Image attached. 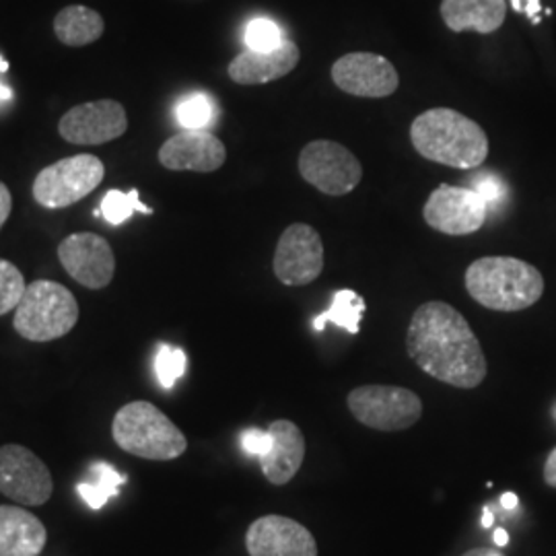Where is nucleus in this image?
I'll list each match as a JSON object with an SVG mask.
<instances>
[{"instance_id": "2f4dec72", "label": "nucleus", "mask_w": 556, "mask_h": 556, "mask_svg": "<svg viewBox=\"0 0 556 556\" xmlns=\"http://www.w3.org/2000/svg\"><path fill=\"white\" fill-rule=\"evenodd\" d=\"M13 211V197H11V190L7 188L4 181H0V229L4 227V223L9 219Z\"/></svg>"}, {"instance_id": "423d86ee", "label": "nucleus", "mask_w": 556, "mask_h": 556, "mask_svg": "<svg viewBox=\"0 0 556 556\" xmlns=\"http://www.w3.org/2000/svg\"><path fill=\"white\" fill-rule=\"evenodd\" d=\"M349 410L361 425L376 431H406L422 417L420 397L397 386H361L346 397Z\"/></svg>"}, {"instance_id": "7c9ffc66", "label": "nucleus", "mask_w": 556, "mask_h": 556, "mask_svg": "<svg viewBox=\"0 0 556 556\" xmlns=\"http://www.w3.org/2000/svg\"><path fill=\"white\" fill-rule=\"evenodd\" d=\"M511 7L516 13H523L528 20L532 21L534 25L540 23V15H542V4L540 0H511Z\"/></svg>"}, {"instance_id": "f03ea898", "label": "nucleus", "mask_w": 556, "mask_h": 556, "mask_svg": "<svg viewBox=\"0 0 556 556\" xmlns=\"http://www.w3.org/2000/svg\"><path fill=\"white\" fill-rule=\"evenodd\" d=\"M410 140L420 157L456 169H477L489 157L480 124L450 108L422 112L410 126Z\"/></svg>"}, {"instance_id": "f704fd0d", "label": "nucleus", "mask_w": 556, "mask_h": 556, "mask_svg": "<svg viewBox=\"0 0 556 556\" xmlns=\"http://www.w3.org/2000/svg\"><path fill=\"white\" fill-rule=\"evenodd\" d=\"M493 542L497 544L498 548H503V546L509 544V534H507L503 528H497V530H495V536H493Z\"/></svg>"}, {"instance_id": "7ed1b4c3", "label": "nucleus", "mask_w": 556, "mask_h": 556, "mask_svg": "<svg viewBox=\"0 0 556 556\" xmlns=\"http://www.w3.org/2000/svg\"><path fill=\"white\" fill-rule=\"evenodd\" d=\"M466 291L493 312H521L544 293V278L536 266L511 256H486L466 270Z\"/></svg>"}, {"instance_id": "f3484780", "label": "nucleus", "mask_w": 556, "mask_h": 556, "mask_svg": "<svg viewBox=\"0 0 556 556\" xmlns=\"http://www.w3.org/2000/svg\"><path fill=\"white\" fill-rule=\"evenodd\" d=\"M268 433L273 438V447L266 456L260 457V466L270 484L282 486L291 482L303 466L305 438L295 422L285 418L270 422Z\"/></svg>"}, {"instance_id": "ddd939ff", "label": "nucleus", "mask_w": 556, "mask_h": 556, "mask_svg": "<svg viewBox=\"0 0 556 556\" xmlns=\"http://www.w3.org/2000/svg\"><path fill=\"white\" fill-rule=\"evenodd\" d=\"M128 130V114L119 101H87L71 108L59 122L62 139L71 144H105Z\"/></svg>"}, {"instance_id": "4c0bfd02", "label": "nucleus", "mask_w": 556, "mask_h": 556, "mask_svg": "<svg viewBox=\"0 0 556 556\" xmlns=\"http://www.w3.org/2000/svg\"><path fill=\"white\" fill-rule=\"evenodd\" d=\"M11 98H13L11 89H9L7 85H2V83H0V101H9Z\"/></svg>"}, {"instance_id": "9d476101", "label": "nucleus", "mask_w": 556, "mask_h": 556, "mask_svg": "<svg viewBox=\"0 0 556 556\" xmlns=\"http://www.w3.org/2000/svg\"><path fill=\"white\" fill-rule=\"evenodd\" d=\"M275 277L287 287H305L324 270V245L318 231L305 223H293L278 239L273 260Z\"/></svg>"}, {"instance_id": "5701e85b", "label": "nucleus", "mask_w": 556, "mask_h": 556, "mask_svg": "<svg viewBox=\"0 0 556 556\" xmlns=\"http://www.w3.org/2000/svg\"><path fill=\"white\" fill-rule=\"evenodd\" d=\"M365 309H367L365 299L355 293L353 289H342L334 293L330 307L314 319V328L321 332L326 328V324H334L349 334H358L361 318H363Z\"/></svg>"}, {"instance_id": "72a5a7b5", "label": "nucleus", "mask_w": 556, "mask_h": 556, "mask_svg": "<svg viewBox=\"0 0 556 556\" xmlns=\"http://www.w3.org/2000/svg\"><path fill=\"white\" fill-rule=\"evenodd\" d=\"M517 505H519V498H517L516 493H505V495L501 497V507L507 509V511L516 509Z\"/></svg>"}, {"instance_id": "a878e982", "label": "nucleus", "mask_w": 556, "mask_h": 556, "mask_svg": "<svg viewBox=\"0 0 556 556\" xmlns=\"http://www.w3.org/2000/svg\"><path fill=\"white\" fill-rule=\"evenodd\" d=\"M25 289L27 285L20 268L13 262L0 258V316L17 309Z\"/></svg>"}, {"instance_id": "0eeeda50", "label": "nucleus", "mask_w": 556, "mask_h": 556, "mask_svg": "<svg viewBox=\"0 0 556 556\" xmlns=\"http://www.w3.org/2000/svg\"><path fill=\"white\" fill-rule=\"evenodd\" d=\"M105 167L96 155H75L43 167L34 179V199L43 208L77 204L103 181Z\"/></svg>"}, {"instance_id": "b1692460", "label": "nucleus", "mask_w": 556, "mask_h": 556, "mask_svg": "<svg viewBox=\"0 0 556 556\" xmlns=\"http://www.w3.org/2000/svg\"><path fill=\"white\" fill-rule=\"evenodd\" d=\"M135 213L153 215V208L142 204L139 200V190H130L128 194L119 190H110L101 200V215L110 225H122L130 219Z\"/></svg>"}, {"instance_id": "473e14b6", "label": "nucleus", "mask_w": 556, "mask_h": 556, "mask_svg": "<svg viewBox=\"0 0 556 556\" xmlns=\"http://www.w3.org/2000/svg\"><path fill=\"white\" fill-rule=\"evenodd\" d=\"M544 482L548 486L556 489V447L551 452V456L546 457V464H544Z\"/></svg>"}, {"instance_id": "58836bf2", "label": "nucleus", "mask_w": 556, "mask_h": 556, "mask_svg": "<svg viewBox=\"0 0 556 556\" xmlns=\"http://www.w3.org/2000/svg\"><path fill=\"white\" fill-rule=\"evenodd\" d=\"M9 71V62L0 56V73H7Z\"/></svg>"}, {"instance_id": "c756f323", "label": "nucleus", "mask_w": 556, "mask_h": 556, "mask_svg": "<svg viewBox=\"0 0 556 556\" xmlns=\"http://www.w3.org/2000/svg\"><path fill=\"white\" fill-rule=\"evenodd\" d=\"M241 447L248 456L264 457L273 447V438L268 429H245L241 433Z\"/></svg>"}, {"instance_id": "c85d7f7f", "label": "nucleus", "mask_w": 556, "mask_h": 556, "mask_svg": "<svg viewBox=\"0 0 556 556\" xmlns=\"http://www.w3.org/2000/svg\"><path fill=\"white\" fill-rule=\"evenodd\" d=\"M282 31L275 21L254 20L245 29V46L254 52H270L282 46Z\"/></svg>"}, {"instance_id": "cd10ccee", "label": "nucleus", "mask_w": 556, "mask_h": 556, "mask_svg": "<svg viewBox=\"0 0 556 556\" xmlns=\"http://www.w3.org/2000/svg\"><path fill=\"white\" fill-rule=\"evenodd\" d=\"M466 188L477 192L482 202L486 204L489 213L497 211V206H503L509 197L507 184L498 178L495 172H480L478 176L470 179V186H466Z\"/></svg>"}, {"instance_id": "c9c22d12", "label": "nucleus", "mask_w": 556, "mask_h": 556, "mask_svg": "<svg viewBox=\"0 0 556 556\" xmlns=\"http://www.w3.org/2000/svg\"><path fill=\"white\" fill-rule=\"evenodd\" d=\"M464 556H503L498 551L493 548H475V551H468Z\"/></svg>"}, {"instance_id": "4468645a", "label": "nucleus", "mask_w": 556, "mask_h": 556, "mask_svg": "<svg viewBox=\"0 0 556 556\" xmlns=\"http://www.w3.org/2000/svg\"><path fill=\"white\" fill-rule=\"evenodd\" d=\"M332 80L340 91L369 100L390 98L400 85L394 64L371 52H353L338 59L332 66Z\"/></svg>"}, {"instance_id": "dca6fc26", "label": "nucleus", "mask_w": 556, "mask_h": 556, "mask_svg": "<svg viewBox=\"0 0 556 556\" xmlns=\"http://www.w3.org/2000/svg\"><path fill=\"white\" fill-rule=\"evenodd\" d=\"M227 149L223 140L206 130H184L165 140L160 149V163L172 172L211 174L223 167Z\"/></svg>"}, {"instance_id": "2eb2a0df", "label": "nucleus", "mask_w": 556, "mask_h": 556, "mask_svg": "<svg viewBox=\"0 0 556 556\" xmlns=\"http://www.w3.org/2000/svg\"><path fill=\"white\" fill-rule=\"evenodd\" d=\"M245 548L250 556H318L314 534L285 516H264L250 523Z\"/></svg>"}, {"instance_id": "6e6552de", "label": "nucleus", "mask_w": 556, "mask_h": 556, "mask_svg": "<svg viewBox=\"0 0 556 556\" xmlns=\"http://www.w3.org/2000/svg\"><path fill=\"white\" fill-rule=\"evenodd\" d=\"M299 174L330 197L353 192L363 178L357 157L334 140H312L299 155Z\"/></svg>"}, {"instance_id": "4be33fe9", "label": "nucleus", "mask_w": 556, "mask_h": 556, "mask_svg": "<svg viewBox=\"0 0 556 556\" xmlns=\"http://www.w3.org/2000/svg\"><path fill=\"white\" fill-rule=\"evenodd\" d=\"M89 475H91L89 480L79 482L77 493L87 503V507H91L96 511L105 507V503L110 498L116 497L119 493V486H124L126 480H128L108 462H93L89 466Z\"/></svg>"}, {"instance_id": "ea45409f", "label": "nucleus", "mask_w": 556, "mask_h": 556, "mask_svg": "<svg viewBox=\"0 0 556 556\" xmlns=\"http://www.w3.org/2000/svg\"><path fill=\"white\" fill-rule=\"evenodd\" d=\"M553 415H555V418H556V406H555V410H553Z\"/></svg>"}, {"instance_id": "6ab92c4d", "label": "nucleus", "mask_w": 556, "mask_h": 556, "mask_svg": "<svg viewBox=\"0 0 556 556\" xmlns=\"http://www.w3.org/2000/svg\"><path fill=\"white\" fill-rule=\"evenodd\" d=\"M48 530L31 511L0 505V556H40Z\"/></svg>"}, {"instance_id": "a211bd4d", "label": "nucleus", "mask_w": 556, "mask_h": 556, "mask_svg": "<svg viewBox=\"0 0 556 556\" xmlns=\"http://www.w3.org/2000/svg\"><path fill=\"white\" fill-rule=\"evenodd\" d=\"M301 59L298 43L285 40L282 46L270 52L245 50L231 60L227 73L238 85H266L289 75Z\"/></svg>"}, {"instance_id": "9b49d317", "label": "nucleus", "mask_w": 556, "mask_h": 556, "mask_svg": "<svg viewBox=\"0 0 556 556\" xmlns=\"http://www.w3.org/2000/svg\"><path fill=\"white\" fill-rule=\"evenodd\" d=\"M422 217L439 233L462 238L477 233L489 217V211L475 190L441 184L427 200Z\"/></svg>"}, {"instance_id": "1a4fd4ad", "label": "nucleus", "mask_w": 556, "mask_h": 556, "mask_svg": "<svg viewBox=\"0 0 556 556\" xmlns=\"http://www.w3.org/2000/svg\"><path fill=\"white\" fill-rule=\"evenodd\" d=\"M0 493L25 507H40L54 493L48 466L20 443L0 447Z\"/></svg>"}, {"instance_id": "393cba45", "label": "nucleus", "mask_w": 556, "mask_h": 556, "mask_svg": "<svg viewBox=\"0 0 556 556\" xmlns=\"http://www.w3.org/2000/svg\"><path fill=\"white\" fill-rule=\"evenodd\" d=\"M176 114L186 130H204L215 118V103L204 93H194L179 101Z\"/></svg>"}, {"instance_id": "39448f33", "label": "nucleus", "mask_w": 556, "mask_h": 556, "mask_svg": "<svg viewBox=\"0 0 556 556\" xmlns=\"http://www.w3.org/2000/svg\"><path fill=\"white\" fill-rule=\"evenodd\" d=\"M75 295L54 280L31 282L15 309L13 328L29 342H52L66 337L79 321Z\"/></svg>"}, {"instance_id": "e433bc0d", "label": "nucleus", "mask_w": 556, "mask_h": 556, "mask_svg": "<svg viewBox=\"0 0 556 556\" xmlns=\"http://www.w3.org/2000/svg\"><path fill=\"white\" fill-rule=\"evenodd\" d=\"M482 528H491L493 523H495V516H493V511H491V507H484V511H482Z\"/></svg>"}, {"instance_id": "aec40b11", "label": "nucleus", "mask_w": 556, "mask_h": 556, "mask_svg": "<svg viewBox=\"0 0 556 556\" xmlns=\"http://www.w3.org/2000/svg\"><path fill=\"white\" fill-rule=\"evenodd\" d=\"M507 2L505 0H443L441 20L456 31L493 34L505 23Z\"/></svg>"}, {"instance_id": "f8f14e48", "label": "nucleus", "mask_w": 556, "mask_h": 556, "mask_svg": "<svg viewBox=\"0 0 556 556\" xmlns=\"http://www.w3.org/2000/svg\"><path fill=\"white\" fill-rule=\"evenodd\" d=\"M60 264L68 277L87 289H105L116 273V256L108 239L98 233H73L59 245Z\"/></svg>"}, {"instance_id": "20e7f679", "label": "nucleus", "mask_w": 556, "mask_h": 556, "mask_svg": "<svg viewBox=\"0 0 556 556\" xmlns=\"http://www.w3.org/2000/svg\"><path fill=\"white\" fill-rule=\"evenodd\" d=\"M112 438L126 454L172 462L186 454L188 439L178 425L147 400L124 404L112 420Z\"/></svg>"}, {"instance_id": "f257e3e1", "label": "nucleus", "mask_w": 556, "mask_h": 556, "mask_svg": "<svg viewBox=\"0 0 556 556\" xmlns=\"http://www.w3.org/2000/svg\"><path fill=\"white\" fill-rule=\"evenodd\" d=\"M408 357L447 386L475 390L486 378L480 340L456 307L443 301L422 303L406 332Z\"/></svg>"}, {"instance_id": "412c9836", "label": "nucleus", "mask_w": 556, "mask_h": 556, "mask_svg": "<svg viewBox=\"0 0 556 556\" xmlns=\"http://www.w3.org/2000/svg\"><path fill=\"white\" fill-rule=\"evenodd\" d=\"M103 29H105V23L100 13L83 4L64 7L54 20L56 38L71 48H83L100 40Z\"/></svg>"}, {"instance_id": "bb28decb", "label": "nucleus", "mask_w": 556, "mask_h": 556, "mask_svg": "<svg viewBox=\"0 0 556 556\" xmlns=\"http://www.w3.org/2000/svg\"><path fill=\"white\" fill-rule=\"evenodd\" d=\"M155 374L161 388L172 390L178 383V379L186 374V353L178 346L160 344L155 355Z\"/></svg>"}]
</instances>
